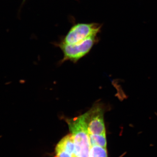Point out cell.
Segmentation results:
<instances>
[{
  "label": "cell",
  "instance_id": "cell-3",
  "mask_svg": "<svg viewBox=\"0 0 157 157\" xmlns=\"http://www.w3.org/2000/svg\"><path fill=\"white\" fill-rule=\"evenodd\" d=\"M101 26L96 23H79L73 26L65 37L63 43L76 44L94 36L100 32Z\"/></svg>",
  "mask_w": 157,
  "mask_h": 157
},
{
  "label": "cell",
  "instance_id": "cell-8",
  "mask_svg": "<svg viewBox=\"0 0 157 157\" xmlns=\"http://www.w3.org/2000/svg\"><path fill=\"white\" fill-rule=\"evenodd\" d=\"M56 157H76L74 155L57 147H56Z\"/></svg>",
  "mask_w": 157,
  "mask_h": 157
},
{
  "label": "cell",
  "instance_id": "cell-2",
  "mask_svg": "<svg viewBox=\"0 0 157 157\" xmlns=\"http://www.w3.org/2000/svg\"><path fill=\"white\" fill-rule=\"evenodd\" d=\"M96 42V36H94L72 45L62 42L59 47L63 53V60H69L74 63L77 62L89 52Z\"/></svg>",
  "mask_w": 157,
  "mask_h": 157
},
{
  "label": "cell",
  "instance_id": "cell-1",
  "mask_svg": "<svg viewBox=\"0 0 157 157\" xmlns=\"http://www.w3.org/2000/svg\"><path fill=\"white\" fill-rule=\"evenodd\" d=\"M66 122L75 144L76 157H89L90 144L88 132V112L75 118L67 119Z\"/></svg>",
  "mask_w": 157,
  "mask_h": 157
},
{
  "label": "cell",
  "instance_id": "cell-5",
  "mask_svg": "<svg viewBox=\"0 0 157 157\" xmlns=\"http://www.w3.org/2000/svg\"><path fill=\"white\" fill-rule=\"evenodd\" d=\"M56 147L63 150L75 156V144L71 134L63 137L57 144Z\"/></svg>",
  "mask_w": 157,
  "mask_h": 157
},
{
  "label": "cell",
  "instance_id": "cell-6",
  "mask_svg": "<svg viewBox=\"0 0 157 157\" xmlns=\"http://www.w3.org/2000/svg\"><path fill=\"white\" fill-rule=\"evenodd\" d=\"M90 146H97L107 148L106 134L104 135H89Z\"/></svg>",
  "mask_w": 157,
  "mask_h": 157
},
{
  "label": "cell",
  "instance_id": "cell-7",
  "mask_svg": "<svg viewBox=\"0 0 157 157\" xmlns=\"http://www.w3.org/2000/svg\"><path fill=\"white\" fill-rule=\"evenodd\" d=\"M89 157H108L107 148L97 145L91 146Z\"/></svg>",
  "mask_w": 157,
  "mask_h": 157
},
{
  "label": "cell",
  "instance_id": "cell-4",
  "mask_svg": "<svg viewBox=\"0 0 157 157\" xmlns=\"http://www.w3.org/2000/svg\"><path fill=\"white\" fill-rule=\"evenodd\" d=\"M88 112V132L89 135L106 134L104 121V111L99 105L94 106Z\"/></svg>",
  "mask_w": 157,
  "mask_h": 157
},
{
  "label": "cell",
  "instance_id": "cell-9",
  "mask_svg": "<svg viewBox=\"0 0 157 157\" xmlns=\"http://www.w3.org/2000/svg\"><path fill=\"white\" fill-rule=\"evenodd\" d=\"M25 1V0H23V2H24Z\"/></svg>",
  "mask_w": 157,
  "mask_h": 157
}]
</instances>
